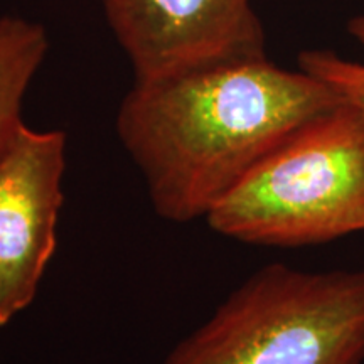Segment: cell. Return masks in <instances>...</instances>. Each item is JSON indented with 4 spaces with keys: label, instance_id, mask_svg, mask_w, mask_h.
Returning <instances> with one entry per match:
<instances>
[{
    "label": "cell",
    "instance_id": "1",
    "mask_svg": "<svg viewBox=\"0 0 364 364\" xmlns=\"http://www.w3.org/2000/svg\"><path fill=\"white\" fill-rule=\"evenodd\" d=\"M324 81L265 56L134 81L117 134L162 220H206L290 134L344 103Z\"/></svg>",
    "mask_w": 364,
    "mask_h": 364
},
{
    "label": "cell",
    "instance_id": "2",
    "mask_svg": "<svg viewBox=\"0 0 364 364\" xmlns=\"http://www.w3.org/2000/svg\"><path fill=\"white\" fill-rule=\"evenodd\" d=\"M226 238L270 248L364 231V105L346 100L290 134L206 218Z\"/></svg>",
    "mask_w": 364,
    "mask_h": 364
},
{
    "label": "cell",
    "instance_id": "3",
    "mask_svg": "<svg viewBox=\"0 0 364 364\" xmlns=\"http://www.w3.org/2000/svg\"><path fill=\"white\" fill-rule=\"evenodd\" d=\"M161 364H364V270L263 267Z\"/></svg>",
    "mask_w": 364,
    "mask_h": 364
},
{
    "label": "cell",
    "instance_id": "4",
    "mask_svg": "<svg viewBox=\"0 0 364 364\" xmlns=\"http://www.w3.org/2000/svg\"><path fill=\"white\" fill-rule=\"evenodd\" d=\"M135 81L265 56L252 0H100Z\"/></svg>",
    "mask_w": 364,
    "mask_h": 364
},
{
    "label": "cell",
    "instance_id": "5",
    "mask_svg": "<svg viewBox=\"0 0 364 364\" xmlns=\"http://www.w3.org/2000/svg\"><path fill=\"white\" fill-rule=\"evenodd\" d=\"M66 134L24 125L0 161V327L38 295L65 203Z\"/></svg>",
    "mask_w": 364,
    "mask_h": 364
},
{
    "label": "cell",
    "instance_id": "6",
    "mask_svg": "<svg viewBox=\"0 0 364 364\" xmlns=\"http://www.w3.org/2000/svg\"><path fill=\"white\" fill-rule=\"evenodd\" d=\"M49 49L44 26L0 17V161L24 129L22 105Z\"/></svg>",
    "mask_w": 364,
    "mask_h": 364
},
{
    "label": "cell",
    "instance_id": "7",
    "mask_svg": "<svg viewBox=\"0 0 364 364\" xmlns=\"http://www.w3.org/2000/svg\"><path fill=\"white\" fill-rule=\"evenodd\" d=\"M348 33L364 48V14L348 22ZM299 68L324 81L349 102L364 105V65L327 49H311L299 54Z\"/></svg>",
    "mask_w": 364,
    "mask_h": 364
}]
</instances>
